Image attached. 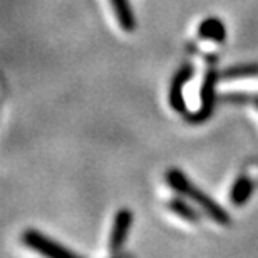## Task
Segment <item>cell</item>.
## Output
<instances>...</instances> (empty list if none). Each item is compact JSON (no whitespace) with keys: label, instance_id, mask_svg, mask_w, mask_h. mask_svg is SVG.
Here are the masks:
<instances>
[{"label":"cell","instance_id":"cell-1","mask_svg":"<svg viewBox=\"0 0 258 258\" xmlns=\"http://www.w3.org/2000/svg\"><path fill=\"white\" fill-rule=\"evenodd\" d=\"M166 179H168L169 186L173 189H176L184 198L193 201L196 206H200L213 221H216V223H220V225L230 223V215L226 213L211 196H208L203 189H200L195 183L189 181V178H186V174L181 173L179 169H169L166 174Z\"/></svg>","mask_w":258,"mask_h":258},{"label":"cell","instance_id":"cell-2","mask_svg":"<svg viewBox=\"0 0 258 258\" xmlns=\"http://www.w3.org/2000/svg\"><path fill=\"white\" fill-rule=\"evenodd\" d=\"M22 241L25 246L32 248L35 251H39L40 255H45V256H52V258H74L77 256L74 251H71L69 248H66L49 236L42 235L40 231H35V230H25L24 235H22Z\"/></svg>","mask_w":258,"mask_h":258},{"label":"cell","instance_id":"cell-3","mask_svg":"<svg viewBox=\"0 0 258 258\" xmlns=\"http://www.w3.org/2000/svg\"><path fill=\"white\" fill-rule=\"evenodd\" d=\"M133 223V213L127 208H122L116 213L114 216V223H112V231L109 236V250L111 253H117L127 238L129 228Z\"/></svg>","mask_w":258,"mask_h":258},{"label":"cell","instance_id":"cell-4","mask_svg":"<svg viewBox=\"0 0 258 258\" xmlns=\"http://www.w3.org/2000/svg\"><path fill=\"white\" fill-rule=\"evenodd\" d=\"M200 96H201L200 112H196L195 116H189L193 121H203L211 114V111H213L215 99H216V72L215 71H210L208 74L205 76Z\"/></svg>","mask_w":258,"mask_h":258},{"label":"cell","instance_id":"cell-5","mask_svg":"<svg viewBox=\"0 0 258 258\" xmlns=\"http://www.w3.org/2000/svg\"><path fill=\"white\" fill-rule=\"evenodd\" d=\"M193 66L188 64L184 66L183 69L178 71V74L174 76L171 89H169V104L174 111L178 112H184V99H183V87L184 84H188V81L193 77Z\"/></svg>","mask_w":258,"mask_h":258},{"label":"cell","instance_id":"cell-6","mask_svg":"<svg viewBox=\"0 0 258 258\" xmlns=\"http://www.w3.org/2000/svg\"><path fill=\"white\" fill-rule=\"evenodd\" d=\"M112 12H114L117 22L126 32H133L136 29V19H134V14L131 10V5H129V0H109Z\"/></svg>","mask_w":258,"mask_h":258},{"label":"cell","instance_id":"cell-7","mask_svg":"<svg viewBox=\"0 0 258 258\" xmlns=\"http://www.w3.org/2000/svg\"><path fill=\"white\" fill-rule=\"evenodd\" d=\"M200 37L210 39V40H216V42H221L225 39V25L220 22L218 19H206L205 22L200 24L198 29Z\"/></svg>","mask_w":258,"mask_h":258},{"label":"cell","instance_id":"cell-8","mask_svg":"<svg viewBox=\"0 0 258 258\" xmlns=\"http://www.w3.org/2000/svg\"><path fill=\"white\" fill-rule=\"evenodd\" d=\"M251 191H253V184L246 176H240L236 181L233 183V186H231V201L240 206L243 205L246 200L250 198Z\"/></svg>","mask_w":258,"mask_h":258},{"label":"cell","instance_id":"cell-9","mask_svg":"<svg viewBox=\"0 0 258 258\" xmlns=\"http://www.w3.org/2000/svg\"><path fill=\"white\" fill-rule=\"evenodd\" d=\"M168 208L173 211V213H176L178 216H181L183 220L186 221H191V223H195V221H198V213L193 210L191 205L184 203L183 200H171L168 203Z\"/></svg>","mask_w":258,"mask_h":258},{"label":"cell","instance_id":"cell-10","mask_svg":"<svg viewBox=\"0 0 258 258\" xmlns=\"http://www.w3.org/2000/svg\"><path fill=\"white\" fill-rule=\"evenodd\" d=\"M251 102H253V104L256 106V109H258V96H253V97H251Z\"/></svg>","mask_w":258,"mask_h":258}]
</instances>
